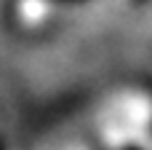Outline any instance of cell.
Listing matches in <instances>:
<instances>
[{"mask_svg":"<svg viewBox=\"0 0 152 150\" xmlns=\"http://www.w3.org/2000/svg\"><path fill=\"white\" fill-rule=\"evenodd\" d=\"M61 3H80V0H61Z\"/></svg>","mask_w":152,"mask_h":150,"instance_id":"6da1fadb","label":"cell"}]
</instances>
